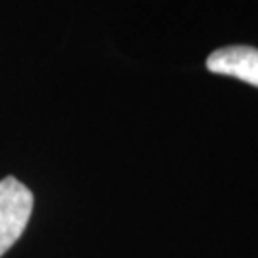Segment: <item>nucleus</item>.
I'll return each mask as SVG.
<instances>
[{"label": "nucleus", "instance_id": "obj_1", "mask_svg": "<svg viewBox=\"0 0 258 258\" xmlns=\"http://www.w3.org/2000/svg\"><path fill=\"white\" fill-rule=\"evenodd\" d=\"M33 212V194L18 178L0 180V256H4L27 228Z\"/></svg>", "mask_w": 258, "mask_h": 258}, {"label": "nucleus", "instance_id": "obj_2", "mask_svg": "<svg viewBox=\"0 0 258 258\" xmlns=\"http://www.w3.org/2000/svg\"><path fill=\"white\" fill-rule=\"evenodd\" d=\"M207 69L258 86V50L252 46L220 48L209 55Z\"/></svg>", "mask_w": 258, "mask_h": 258}]
</instances>
